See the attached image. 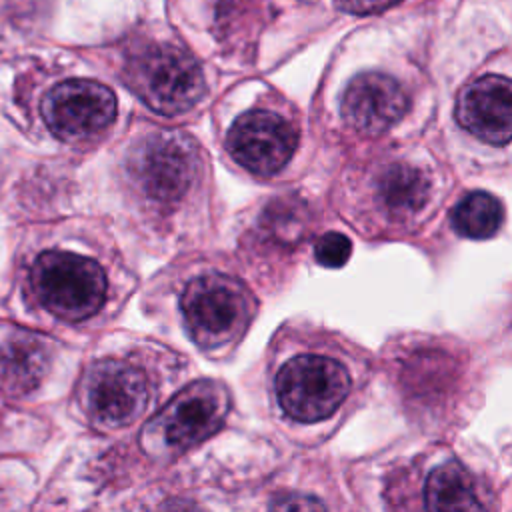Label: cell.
Instances as JSON below:
<instances>
[{
    "label": "cell",
    "instance_id": "2",
    "mask_svg": "<svg viewBox=\"0 0 512 512\" xmlns=\"http://www.w3.org/2000/svg\"><path fill=\"white\" fill-rule=\"evenodd\" d=\"M128 82L152 110L168 116L190 110L206 88L196 60L170 44L136 54L128 64Z\"/></svg>",
    "mask_w": 512,
    "mask_h": 512
},
{
    "label": "cell",
    "instance_id": "1",
    "mask_svg": "<svg viewBox=\"0 0 512 512\" xmlns=\"http://www.w3.org/2000/svg\"><path fill=\"white\" fill-rule=\"evenodd\" d=\"M30 282L46 310L72 322L92 316L106 296V274L100 264L72 252L40 254Z\"/></svg>",
    "mask_w": 512,
    "mask_h": 512
},
{
    "label": "cell",
    "instance_id": "13",
    "mask_svg": "<svg viewBox=\"0 0 512 512\" xmlns=\"http://www.w3.org/2000/svg\"><path fill=\"white\" fill-rule=\"evenodd\" d=\"M426 506L430 510H480L472 476L456 462L432 470L424 486Z\"/></svg>",
    "mask_w": 512,
    "mask_h": 512
},
{
    "label": "cell",
    "instance_id": "9",
    "mask_svg": "<svg viewBox=\"0 0 512 512\" xmlns=\"http://www.w3.org/2000/svg\"><path fill=\"white\" fill-rule=\"evenodd\" d=\"M298 134L276 112L250 110L242 114L226 136V148L246 170L268 176L278 172L294 154Z\"/></svg>",
    "mask_w": 512,
    "mask_h": 512
},
{
    "label": "cell",
    "instance_id": "15",
    "mask_svg": "<svg viewBox=\"0 0 512 512\" xmlns=\"http://www.w3.org/2000/svg\"><path fill=\"white\" fill-rule=\"evenodd\" d=\"M502 218V204L486 192H470L458 202L452 214V222L458 234L476 240L492 236L500 228Z\"/></svg>",
    "mask_w": 512,
    "mask_h": 512
},
{
    "label": "cell",
    "instance_id": "12",
    "mask_svg": "<svg viewBox=\"0 0 512 512\" xmlns=\"http://www.w3.org/2000/svg\"><path fill=\"white\" fill-rule=\"evenodd\" d=\"M50 366V346L32 330L0 322V396L20 398L32 392Z\"/></svg>",
    "mask_w": 512,
    "mask_h": 512
},
{
    "label": "cell",
    "instance_id": "8",
    "mask_svg": "<svg viewBox=\"0 0 512 512\" xmlns=\"http://www.w3.org/2000/svg\"><path fill=\"white\" fill-rule=\"evenodd\" d=\"M228 412V394L216 382H196L174 396L152 422L166 448L186 450L214 434Z\"/></svg>",
    "mask_w": 512,
    "mask_h": 512
},
{
    "label": "cell",
    "instance_id": "7",
    "mask_svg": "<svg viewBox=\"0 0 512 512\" xmlns=\"http://www.w3.org/2000/svg\"><path fill=\"white\" fill-rule=\"evenodd\" d=\"M146 398L144 374L122 360H100L86 372L84 404L98 426H128L142 414Z\"/></svg>",
    "mask_w": 512,
    "mask_h": 512
},
{
    "label": "cell",
    "instance_id": "11",
    "mask_svg": "<svg viewBox=\"0 0 512 512\" xmlns=\"http://www.w3.org/2000/svg\"><path fill=\"white\" fill-rule=\"evenodd\" d=\"M458 122L476 138L504 146L512 132V88L506 76L488 74L468 84L456 102Z\"/></svg>",
    "mask_w": 512,
    "mask_h": 512
},
{
    "label": "cell",
    "instance_id": "3",
    "mask_svg": "<svg viewBox=\"0 0 512 512\" xmlns=\"http://www.w3.org/2000/svg\"><path fill=\"white\" fill-rule=\"evenodd\" d=\"M350 392V376L336 360L302 354L276 374V396L282 410L300 422L330 416Z\"/></svg>",
    "mask_w": 512,
    "mask_h": 512
},
{
    "label": "cell",
    "instance_id": "16",
    "mask_svg": "<svg viewBox=\"0 0 512 512\" xmlns=\"http://www.w3.org/2000/svg\"><path fill=\"white\" fill-rule=\"evenodd\" d=\"M352 252L350 240L340 232H326L314 246L316 260L326 268H340L348 262Z\"/></svg>",
    "mask_w": 512,
    "mask_h": 512
},
{
    "label": "cell",
    "instance_id": "5",
    "mask_svg": "<svg viewBox=\"0 0 512 512\" xmlns=\"http://www.w3.org/2000/svg\"><path fill=\"white\" fill-rule=\"evenodd\" d=\"M40 112L54 136L78 142L110 126L116 114V98L100 82L64 80L46 92Z\"/></svg>",
    "mask_w": 512,
    "mask_h": 512
},
{
    "label": "cell",
    "instance_id": "4",
    "mask_svg": "<svg viewBox=\"0 0 512 512\" xmlns=\"http://www.w3.org/2000/svg\"><path fill=\"white\" fill-rule=\"evenodd\" d=\"M180 308L188 332L202 348H214L238 336L250 316L244 288L222 274L192 280L182 294Z\"/></svg>",
    "mask_w": 512,
    "mask_h": 512
},
{
    "label": "cell",
    "instance_id": "10",
    "mask_svg": "<svg viewBox=\"0 0 512 512\" xmlns=\"http://www.w3.org/2000/svg\"><path fill=\"white\" fill-rule=\"evenodd\" d=\"M408 108L404 88L388 74L362 72L352 78L342 96V118L360 134L388 130Z\"/></svg>",
    "mask_w": 512,
    "mask_h": 512
},
{
    "label": "cell",
    "instance_id": "6",
    "mask_svg": "<svg viewBox=\"0 0 512 512\" xmlns=\"http://www.w3.org/2000/svg\"><path fill=\"white\" fill-rule=\"evenodd\" d=\"M194 144L176 132H160L148 136L130 160V174L138 188L158 200H178L196 174Z\"/></svg>",
    "mask_w": 512,
    "mask_h": 512
},
{
    "label": "cell",
    "instance_id": "14",
    "mask_svg": "<svg viewBox=\"0 0 512 512\" xmlns=\"http://www.w3.org/2000/svg\"><path fill=\"white\" fill-rule=\"evenodd\" d=\"M428 178L410 164H392L384 170L378 182L382 204L398 216L420 210L428 200Z\"/></svg>",
    "mask_w": 512,
    "mask_h": 512
},
{
    "label": "cell",
    "instance_id": "17",
    "mask_svg": "<svg viewBox=\"0 0 512 512\" xmlns=\"http://www.w3.org/2000/svg\"><path fill=\"white\" fill-rule=\"evenodd\" d=\"M336 6L344 12L356 14V16H366V14H378L402 0H334Z\"/></svg>",
    "mask_w": 512,
    "mask_h": 512
}]
</instances>
